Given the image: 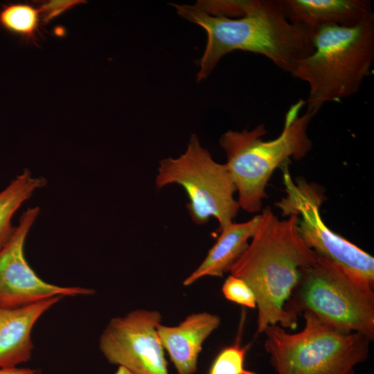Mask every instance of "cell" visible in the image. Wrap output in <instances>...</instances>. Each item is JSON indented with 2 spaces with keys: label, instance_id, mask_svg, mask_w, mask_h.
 Segmentation results:
<instances>
[{
  "label": "cell",
  "instance_id": "6da1fadb",
  "mask_svg": "<svg viewBox=\"0 0 374 374\" xmlns=\"http://www.w3.org/2000/svg\"><path fill=\"white\" fill-rule=\"evenodd\" d=\"M171 5L180 17L207 33L198 82L208 76L223 56L236 50L262 55L290 73L297 61L314 51V32L290 22L279 0H249L245 13L239 17L211 15L197 3Z\"/></svg>",
  "mask_w": 374,
  "mask_h": 374
},
{
  "label": "cell",
  "instance_id": "7a4b0ae2",
  "mask_svg": "<svg viewBox=\"0 0 374 374\" xmlns=\"http://www.w3.org/2000/svg\"><path fill=\"white\" fill-rule=\"evenodd\" d=\"M298 220V215L293 213L280 220L269 207L264 208L256 233L229 271L245 281L254 293L257 335L270 326L290 330L297 326L298 317L287 305L303 269L317 257L301 238Z\"/></svg>",
  "mask_w": 374,
  "mask_h": 374
},
{
  "label": "cell",
  "instance_id": "3957f363",
  "mask_svg": "<svg viewBox=\"0 0 374 374\" xmlns=\"http://www.w3.org/2000/svg\"><path fill=\"white\" fill-rule=\"evenodd\" d=\"M313 52L296 62L293 77L309 87L306 112L359 92L374 60V14L353 27L324 25L314 30Z\"/></svg>",
  "mask_w": 374,
  "mask_h": 374
},
{
  "label": "cell",
  "instance_id": "277c9868",
  "mask_svg": "<svg viewBox=\"0 0 374 374\" xmlns=\"http://www.w3.org/2000/svg\"><path fill=\"white\" fill-rule=\"evenodd\" d=\"M305 105L300 99L285 115L284 127L275 139L264 141L267 133L265 125L251 130H229L220 138V145L226 156L225 163L236 191L240 208L258 213L267 197L265 188L273 172L290 157L300 159L312 148L308 128L312 116L299 112Z\"/></svg>",
  "mask_w": 374,
  "mask_h": 374
},
{
  "label": "cell",
  "instance_id": "5b68a950",
  "mask_svg": "<svg viewBox=\"0 0 374 374\" xmlns=\"http://www.w3.org/2000/svg\"><path fill=\"white\" fill-rule=\"evenodd\" d=\"M303 328L290 333L279 325L268 326L265 348L276 374H355L366 360L371 341L364 335L341 330L308 312Z\"/></svg>",
  "mask_w": 374,
  "mask_h": 374
},
{
  "label": "cell",
  "instance_id": "8992f818",
  "mask_svg": "<svg viewBox=\"0 0 374 374\" xmlns=\"http://www.w3.org/2000/svg\"><path fill=\"white\" fill-rule=\"evenodd\" d=\"M373 287L317 253L303 269L287 310L298 317L308 312L337 329L374 339Z\"/></svg>",
  "mask_w": 374,
  "mask_h": 374
},
{
  "label": "cell",
  "instance_id": "52a82bcc",
  "mask_svg": "<svg viewBox=\"0 0 374 374\" xmlns=\"http://www.w3.org/2000/svg\"><path fill=\"white\" fill-rule=\"evenodd\" d=\"M173 184L184 189L188 198V211L198 225L205 224L213 217L218 221L220 229L233 222L238 215L236 188L226 164L214 161L195 134L191 135L186 151L179 157L159 161L156 187Z\"/></svg>",
  "mask_w": 374,
  "mask_h": 374
},
{
  "label": "cell",
  "instance_id": "ba28073f",
  "mask_svg": "<svg viewBox=\"0 0 374 374\" xmlns=\"http://www.w3.org/2000/svg\"><path fill=\"white\" fill-rule=\"evenodd\" d=\"M285 181L287 196L280 206L290 214H300L298 231L305 244L354 277L374 286L373 257L324 224L319 213L321 197L310 186L294 185L289 175Z\"/></svg>",
  "mask_w": 374,
  "mask_h": 374
},
{
  "label": "cell",
  "instance_id": "9c48e42d",
  "mask_svg": "<svg viewBox=\"0 0 374 374\" xmlns=\"http://www.w3.org/2000/svg\"><path fill=\"white\" fill-rule=\"evenodd\" d=\"M161 319L159 311L144 309L112 319L99 339L101 353L132 374H169L157 330Z\"/></svg>",
  "mask_w": 374,
  "mask_h": 374
},
{
  "label": "cell",
  "instance_id": "30bf717a",
  "mask_svg": "<svg viewBox=\"0 0 374 374\" xmlns=\"http://www.w3.org/2000/svg\"><path fill=\"white\" fill-rule=\"evenodd\" d=\"M39 213L37 206L28 208L18 224L0 247V306L17 308L51 297L87 296L92 289L61 287L42 280L27 262L24 247L27 235Z\"/></svg>",
  "mask_w": 374,
  "mask_h": 374
},
{
  "label": "cell",
  "instance_id": "8fae6325",
  "mask_svg": "<svg viewBox=\"0 0 374 374\" xmlns=\"http://www.w3.org/2000/svg\"><path fill=\"white\" fill-rule=\"evenodd\" d=\"M219 316L207 312L193 313L176 326L160 323L157 334L177 374H194L206 339L220 326Z\"/></svg>",
  "mask_w": 374,
  "mask_h": 374
},
{
  "label": "cell",
  "instance_id": "7c38bea8",
  "mask_svg": "<svg viewBox=\"0 0 374 374\" xmlns=\"http://www.w3.org/2000/svg\"><path fill=\"white\" fill-rule=\"evenodd\" d=\"M62 298L57 296L17 308L0 306V368H15L30 359L34 325Z\"/></svg>",
  "mask_w": 374,
  "mask_h": 374
},
{
  "label": "cell",
  "instance_id": "4fadbf2b",
  "mask_svg": "<svg viewBox=\"0 0 374 374\" xmlns=\"http://www.w3.org/2000/svg\"><path fill=\"white\" fill-rule=\"evenodd\" d=\"M287 19L313 32L328 24L353 27L372 14L367 0H279Z\"/></svg>",
  "mask_w": 374,
  "mask_h": 374
},
{
  "label": "cell",
  "instance_id": "5bb4252c",
  "mask_svg": "<svg viewBox=\"0 0 374 374\" xmlns=\"http://www.w3.org/2000/svg\"><path fill=\"white\" fill-rule=\"evenodd\" d=\"M259 222L260 214L248 221L233 222L219 229L220 233L215 243L201 264L186 278L183 285H190L205 276H223L246 250Z\"/></svg>",
  "mask_w": 374,
  "mask_h": 374
},
{
  "label": "cell",
  "instance_id": "9a60e30c",
  "mask_svg": "<svg viewBox=\"0 0 374 374\" xmlns=\"http://www.w3.org/2000/svg\"><path fill=\"white\" fill-rule=\"evenodd\" d=\"M46 184V179L33 176L26 169L0 192V247L14 229L11 220L15 213L35 191Z\"/></svg>",
  "mask_w": 374,
  "mask_h": 374
},
{
  "label": "cell",
  "instance_id": "2e32d148",
  "mask_svg": "<svg viewBox=\"0 0 374 374\" xmlns=\"http://www.w3.org/2000/svg\"><path fill=\"white\" fill-rule=\"evenodd\" d=\"M39 10L28 3H9L0 10V25L25 37L35 36L39 21Z\"/></svg>",
  "mask_w": 374,
  "mask_h": 374
},
{
  "label": "cell",
  "instance_id": "e0dca14e",
  "mask_svg": "<svg viewBox=\"0 0 374 374\" xmlns=\"http://www.w3.org/2000/svg\"><path fill=\"white\" fill-rule=\"evenodd\" d=\"M250 344L241 346L239 339L221 350L213 360L208 374H257L244 367Z\"/></svg>",
  "mask_w": 374,
  "mask_h": 374
},
{
  "label": "cell",
  "instance_id": "ac0fdd59",
  "mask_svg": "<svg viewBox=\"0 0 374 374\" xmlns=\"http://www.w3.org/2000/svg\"><path fill=\"white\" fill-rule=\"evenodd\" d=\"M222 292L224 297L232 302L250 308H256L254 293L242 279L230 275L224 281Z\"/></svg>",
  "mask_w": 374,
  "mask_h": 374
},
{
  "label": "cell",
  "instance_id": "d6986e66",
  "mask_svg": "<svg viewBox=\"0 0 374 374\" xmlns=\"http://www.w3.org/2000/svg\"><path fill=\"white\" fill-rule=\"evenodd\" d=\"M81 3V1H51L44 4L39 9L44 19L48 21L62 12Z\"/></svg>",
  "mask_w": 374,
  "mask_h": 374
},
{
  "label": "cell",
  "instance_id": "ffe728a7",
  "mask_svg": "<svg viewBox=\"0 0 374 374\" xmlns=\"http://www.w3.org/2000/svg\"><path fill=\"white\" fill-rule=\"evenodd\" d=\"M39 371L30 368H0V374H39Z\"/></svg>",
  "mask_w": 374,
  "mask_h": 374
},
{
  "label": "cell",
  "instance_id": "44dd1931",
  "mask_svg": "<svg viewBox=\"0 0 374 374\" xmlns=\"http://www.w3.org/2000/svg\"><path fill=\"white\" fill-rule=\"evenodd\" d=\"M114 374H132L128 370L122 366H118Z\"/></svg>",
  "mask_w": 374,
  "mask_h": 374
}]
</instances>
